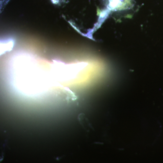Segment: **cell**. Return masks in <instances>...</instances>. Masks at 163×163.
<instances>
[{"instance_id":"6da1fadb","label":"cell","mask_w":163,"mask_h":163,"mask_svg":"<svg viewBox=\"0 0 163 163\" xmlns=\"http://www.w3.org/2000/svg\"><path fill=\"white\" fill-rule=\"evenodd\" d=\"M15 41L11 38L0 39V56L10 51L14 47Z\"/></svg>"}]
</instances>
